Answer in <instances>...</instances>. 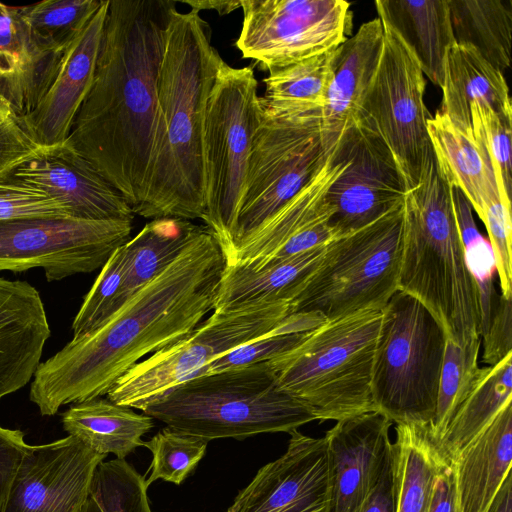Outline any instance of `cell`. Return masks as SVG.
Returning a JSON list of instances; mask_svg holds the SVG:
<instances>
[{"mask_svg": "<svg viewBox=\"0 0 512 512\" xmlns=\"http://www.w3.org/2000/svg\"><path fill=\"white\" fill-rule=\"evenodd\" d=\"M336 48L269 72L261 101L289 112L323 109L333 77Z\"/></svg>", "mask_w": 512, "mask_h": 512, "instance_id": "obj_35", "label": "cell"}, {"mask_svg": "<svg viewBox=\"0 0 512 512\" xmlns=\"http://www.w3.org/2000/svg\"><path fill=\"white\" fill-rule=\"evenodd\" d=\"M512 400V352L484 371L459 406L438 445L449 460L471 442Z\"/></svg>", "mask_w": 512, "mask_h": 512, "instance_id": "obj_34", "label": "cell"}, {"mask_svg": "<svg viewBox=\"0 0 512 512\" xmlns=\"http://www.w3.org/2000/svg\"><path fill=\"white\" fill-rule=\"evenodd\" d=\"M9 175L62 202L73 218L133 221L132 208L120 192L65 142L42 148Z\"/></svg>", "mask_w": 512, "mask_h": 512, "instance_id": "obj_19", "label": "cell"}, {"mask_svg": "<svg viewBox=\"0 0 512 512\" xmlns=\"http://www.w3.org/2000/svg\"><path fill=\"white\" fill-rule=\"evenodd\" d=\"M470 112L473 136L485 149L490 159L502 199L511 205L512 110L496 112L473 102Z\"/></svg>", "mask_w": 512, "mask_h": 512, "instance_id": "obj_40", "label": "cell"}, {"mask_svg": "<svg viewBox=\"0 0 512 512\" xmlns=\"http://www.w3.org/2000/svg\"><path fill=\"white\" fill-rule=\"evenodd\" d=\"M383 38V25L377 17L363 23L336 48L333 77L323 108L325 124L333 131H345L358 122L380 61Z\"/></svg>", "mask_w": 512, "mask_h": 512, "instance_id": "obj_25", "label": "cell"}, {"mask_svg": "<svg viewBox=\"0 0 512 512\" xmlns=\"http://www.w3.org/2000/svg\"><path fill=\"white\" fill-rule=\"evenodd\" d=\"M225 265L218 240L203 227L98 329L39 364L29 396L41 415L107 395L141 358L191 333L214 310Z\"/></svg>", "mask_w": 512, "mask_h": 512, "instance_id": "obj_1", "label": "cell"}, {"mask_svg": "<svg viewBox=\"0 0 512 512\" xmlns=\"http://www.w3.org/2000/svg\"><path fill=\"white\" fill-rule=\"evenodd\" d=\"M102 1L43 0L20 6V11L38 35L65 48L98 10Z\"/></svg>", "mask_w": 512, "mask_h": 512, "instance_id": "obj_41", "label": "cell"}, {"mask_svg": "<svg viewBox=\"0 0 512 512\" xmlns=\"http://www.w3.org/2000/svg\"><path fill=\"white\" fill-rule=\"evenodd\" d=\"M260 108L253 68L232 67L223 60L206 105L205 213L202 220L225 256L233 243Z\"/></svg>", "mask_w": 512, "mask_h": 512, "instance_id": "obj_10", "label": "cell"}, {"mask_svg": "<svg viewBox=\"0 0 512 512\" xmlns=\"http://www.w3.org/2000/svg\"><path fill=\"white\" fill-rule=\"evenodd\" d=\"M325 247L317 246L256 270L226 264L213 311L230 312L281 301L290 304L316 269Z\"/></svg>", "mask_w": 512, "mask_h": 512, "instance_id": "obj_27", "label": "cell"}, {"mask_svg": "<svg viewBox=\"0 0 512 512\" xmlns=\"http://www.w3.org/2000/svg\"><path fill=\"white\" fill-rule=\"evenodd\" d=\"M181 2L190 6L191 10L199 13L201 10H214L221 16L230 14L234 10L241 8L240 0H183Z\"/></svg>", "mask_w": 512, "mask_h": 512, "instance_id": "obj_49", "label": "cell"}, {"mask_svg": "<svg viewBox=\"0 0 512 512\" xmlns=\"http://www.w3.org/2000/svg\"><path fill=\"white\" fill-rule=\"evenodd\" d=\"M393 422L379 411L337 421L324 437L332 474V512H358L390 457Z\"/></svg>", "mask_w": 512, "mask_h": 512, "instance_id": "obj_21", "label": "cell"}, {"mask_svg": "<svg viewBox=\"0 0 512 512\" xmlns=\"http://www.w3.org/2000/svg\"><path fill=\"white\" fill-rule=\"evenodd\" d=\"M358 512H395L391 451L378 481Z\"/></svg>", "mask_w": 512, "mask_h": 512, "instance_id": "obj_48", "label": "cell"}, {"mask_svg": "<svg viewBox=\"0 0 512 512\" xmlns=\"http://www.w3.org/2000/svg\"><path fill=\"white\" fill-rule=\"evenodd\" d=\"M289 315L290 304L283 301L230 312L213 311L186 337L138 362L115 383L107 399L141 409L149 401L195 378L216 358L272 334Z\"/></svg>", "mask_w": 512, "mask_h": 512, "instance_id": "obj_11", "label": "cell"}, {"mask_svg": "<svg viewBox=\"0 0 512 512\" xmlns=\"http://www.w3.org/2000/svg\"><path fill=\"white\" fill-rule=\"evenodd\" d=\"M512 462V400L449 460L457 512H487Z\"/></svg>", "mask_w": 512, "mask_h": 512, "instance_id": "obj_24", "label": "cell"}, {"mask_svg": "<svg viewBox=\"0 0 512 512\" xmlns=\"http://www.w3.org/2000/svg\"><path fill=\"white\" fill-rule=\"evenodd\" d=\"M284 454L262 466L226 512H332V474L325 437L298 429Z\"/></svg>", "mask_w": 512, "mask_h": 512, "instance_id": "obj_17", "label": "cell"}, {"mask_svg": "<svg viewBox=\"0 0 512 512\" xmlns=\"http://www.w3.org/2000/svg\"><path fill=\"white\" fill-rule=\"evenodd\" d=\"M487 512H512V475L506 477Z\"/></svg>", "mask_w": 512, "mask_h": 512, "instance_id": "obj_50", "label": "cell"}, {"mask_svg": "<svg viewBox=\"0 0 512 512\" xmlns=\"http://www.w3.org/2000/svg\"><path fill=\"white\" fill-rule=\"evenodd\" d=\"M50 333L39 292L0 278V400L32 380Z\"/></svg>", "mask_w": 512, "mask_h": 512, "instance_id": "obj_23", "label": "cell"}, {"mask_svg": "<svg viewBox=\"0 0 512 512\" xmlns=\"http://www.w3.org/2000/svg\"><path fill=\"white\" fill-rule=\"evenodd\" d=\"M347 165L327 200L335 239L352 234L404 203L409 190L392 152L380 135L359 121L344 132Z\"/></svg>", "mask_w": 512, "mask_h": 512, "instance_id": "obj_15", "label": "cell"}, {"mask_svg": "<svg viewBox=\"0 0 512 512\" xmlns=\"http://www.w3.org/2000/svg\"><path fill=\"white\" fill-rule=\"evenodd\" d=\"M371 395L393 423L429 425L435 416L446 334L416 298L397 290L381 310Z\"/></svg>", "mask_w": 512, "mask_h": 512, "instance_id": "obj_8", "label": "cell"}, {"mask_svg": "<svg viewBox=\"0 0 512 512\" xmlns=\"http://www.w3.org/2000/svg\"><path fill=\"white\" fill-rule=\"evenodd\" d=\"M109 0L67 44L56 75L37 107L21 119L26 131L42 148L64 143L94 79Z\"/></svg>", "mask_w": 512, "mask_h": 512, "instance_id": "obj_20", "label": "cell"}, {"mask_svg": "<svg viewBox=\"0 0 512 512\" xmlns=\"http://www.w3.org/2000/svg\"><path fill=\"white\" fill-rule=\"evenodd\" d=\"M302 333H272L239 346L204 366L198 376L267 362L288 351L303 338Z\"/></svg>", "mask_w": 512, "mask_h": 512, "instance_id": "obj_44", "label": "cell"}, {"mask_svg": "<svg viewBox=\"0 0 512 512\" xmlns=\"http://www.w3.org/2000/svg\"><path fill=\"white\" fill-rule=\"evenodd\" d=\"M140 410L174 430L207 442L290 433L316 421L303 404L279 388L268 362L192 378Z\"/></svg>", "mask_w": 512, "mask_h": 512, "instance_id": "obj_5", "label": "cell"}, {"mask_svg": "<svg viewBox=\"0 0 512 512\" xmlns=\"http://www.w3.org/2000/svg\"><path fill=\"white\" fill-rule=\"evenodd\" d=\"M176 2L109 0L92 86L65 143L135 212L146 188L166 30Z\"/></svg>", "mask_w": 512, "mask_h": 512, "instance_id": "obj_2", "label": "cell"}, {"mask_svg": "<svg viewBox=\"0 0 512 512\" xmlns=\"http://www.w3.org/2000/svg\"><path fill=\"white\" fill-rule=\"evenodd\" d=\"M482 360L493 366L512 352V297L498 294L487 327L481 333Z\"/></svg>", "mask_w": 512, "mask_h": 512, "instance_id": "obj_46", "label": "cell"}, {"mask_svg": "<svg viewBox=\"0 0 512 512\" xmlns=\"http://www.w3.org/2000/svg\"><path fill=\"white\" fill-rule=\"evenodd\" d=\"M202 228L184 219H152L125 243L127 268L116 311L162 273Z\"/></svg>", "mask_w": 512, "mask_h": 512, "instance_id": "obj_32", "label": "cell"}, {"mask_svg": "<svg viewBox=\"0 0 512 512\" xmlns=\"http://www.w3.org/2000/svg\"><path fill=\"white\" fill-rule=\"evenodd\" d=\"M378 17L402 37L423 74L441 86L446 54L456 41L447 0H377Z\"/></svg>", "mask_w": 512, "mask_h": 512, "instance_id": "obj_30", "label": "cell"}, {"mask_svg": "<svg viewBox=\"0 0 512 512\" xmlns=\"http://www.w3.org/2000/svg\"><path fill=\"white\" fill-rule=\"evenodd\" d=\"M427 131L442 175L463 193L479 217L489 203L503 200L490 159L472 130L456 126L437 111L427 120Z\"/></svg>", "mask_w": 512, "mask_h": 512, "instance_id": "obj_26", "label": "cell"}, {"mask_svg": "<svg viewBox=\"0 0 512 512\" xmlns=\"http://www.w3.org/2000/svg\"><path fill=\"white\" fill-rule=\"evenodd\" d=\"M391 442L395 512H429L439 475L449 465L429 425L398 423Z\"/></svg>", "mask_w": 512, "mask_h": 512, "instance_id": "obj_29", "label": "cell"}, {"mask_svg": "<svg viewBox=\"0 0 512 512\" xmlns=\"http://www.w3.org/2000/svg\"><path fill=\"white\" fill-rule=\"evenodd\" d=\"M347 165L344 132L313 178L268 221L225 257L256 270L335 239L327 192Z\"/></svg>", "mask_w": 512, "mask_h": 512, "instance_id": "obj_16", "label": "cell"}, {"mask_svg": "<svg viewBox=\"0 0 512 512\" xmlns=\"http://www.w3.org/2000/svg\"><path fill=\"white\" fill-rule=\"evenodd\" d=\"M452 197L466 263L478 287L482 333L488 325L493 304L498 296L493 285V276L496 273L495 259L488 239L480 234L476 226L472 207L466 197L453 187Z\"/></svg>", "mask_w": 512, "mask_h": 512, "instance_id": "obj_38", "label": "cell"}, {"mask_svg": "<svg viewBox=\"0 0 512 512\" xmlns=\"http://www.w3.org/2000/svg\"><path fill=\"white\" fill-rule=\"evenodd\" d=\"M382 312L366 309L325 320L288 351L267 361L279 388L317 421L376 411L371 374Z\"/></svg>", "mask_w": 512, "mask_h": 512, "instance_id": "obj_6", "label": "cell"}, {"mask_svg": "<svg viewBox=\"0 0 512 512\" xmlns=\"http://www.w3.org/2000/svg\"><path fill=\"white\" fill-rule=\"evenodd\" d=\"M147 489L145 477L125 459L102 461L80 512H152Z\"/></svg>", "mask_w": 512, "mask_h": 512, "instance_id": "obj_37", "label": "cell"}, {"mask_svg": "<svg viewBox=\"0 0 512 512\" xmlns=\"http://www.w3.org/2000/svg\"><path fill=\"white\" fill-rule=\"evenodd\" d=\"M398 290L420 301L458 345L481 341L478 287L466 263L452 187L435 158L404 199Z\"/></svg>", "mask_w": 512, "mask_h": 512, "instance_id": "obj_4", "label": "cell"}, {"mask_svg": "<svg viewBox=\"0 0 512 512\" xmlns=\"http://www.w3.org/2000/svg\"><path fill=\"white\" fill-rule=\"evenodd\" d=\"M127 268L125 244L117 248L102 266L76 314L73 338L79 339L98 329L117 308Z\"/></svg>", "mask_w": 512, "mask_h": 512, "instance_id": "obj_42", "label": "cell"}, {"mask_svg": "<svg viewBox=\"0 0 512 512\" xmlns=\"http://www.w3.org/2000/svg\"><path fill=\"white\" fill-rule=\"evenodd\" d=\"M236 46L245 59L271 72L332 50L351 36L345 0H241Z\"/></svg>", "mask_w": 512, "mask_h": 512, "instance_id": "obj_13", "label": "cell"}, {"mask_svg": "<svg viewBox=\"0 0 512 512\" xmlns=\"http://www.w3.org/2000/svg\"><path fill=\"white\" fill-rule=\"evenodd\" d=\"M65 48L38 35L20 6L0 2V99L22 118L51 85Z\"/></svg>", "mask_w": 512, "mask_h": 512, "instance_id": "obj_22", "label": "cell"}, {"mask_svg": "<svg viewBox=\"0 0 512 512\" xmlns=\"http://www.w3.org/2000/svg\"><path fill=\"white\" fill-rule=\"evenodd\" d=\"M481 341L462 347L446 338L439 380L436 411L429 424L438 442L444 435L455 412L481 377L484 367L478 364Z\"/></svg>", "mask_w": 512, "mask_h": 512, "instance_id": "obj_36", "label": "cell"}, {"mask_svg": "<svg viewBox=\"0 0 512 512\" xmlns=\"http://www.w3.org/2000/svg\"><path fill=\"white\" fill-rule=\"evenodd\" d=\"M105 457L71 435L30 445L4 512H80L95 469Z\"/></svg>", "mask_w": 512, "mask_h": 512, "instance_id": "obj_18", "label": "cell"}, {"mask_svg": "<svg viewBox=\"0 0 512 512\" xmlns=\"http://www.w3.org/2000/svg\"><path fill=\"white\" fill-rule=\"evenodd\" d=\"M222 61L200 13L174 9L158 73L145 195L135 215L202 220L206 105Z\"/></svg>", "mask_w": 512, "mask_h": 512, "instance_id": "obj_3", "label": "cell"}, {"mask_svg": "<svg viewBox=\"0 0 512 512\" xmlns=\"http://www.w3.org/2000/svg\"><path fill=\"white\" fill-rule=\"evenodd\" d=\"M27 218H73L62 202L25 181L0 178V222Z\"/></svg>", "mask_w": 512, "mask_h": 512, "instance_id": "obj_43", "label": "cell"}, {"mask_svg": "<svg viewBox=\"0 0 512 512\" xmlns=\"http://www.w3.org/2000/svg\"><path fill=\"white\" fill-rule=\"evenodd\" d=\"M231 251L255 233L317 173L342 132L325 124L323 109L278 110L260 99Z\"/></svg>", "mask_w": 512, "mask_h": 512, "instance_id": "obj_7", "label": "cell"}, {"mask_svg": "<svg viewBox=\"0 0 512 512\" xmlns=\"http://www.w3.org/2000/svg\"><path fill=\"white\" fill-rule=\"evenodd\" d=\"M41 149L26 131L20 117L0 99V178Z\"/></svg>", "mask_w": 512, "mask_h": 512, "instance_id": "obj_45", "label": "cell"}, {"mask_svg": "<svg viewBox=\"0 0 512 512\" xmlns=\"http://www.w3.org/2000/svg\"><path fill=\"white\" fill-rule=\"evenodd\" d=\"M207 443L168 426L157 432L142 443L152 453L147 485L158 479L180 485L204 457Z\"/></svg>", "mask_w": 512, "mask_h": 512, "instance_id": "obj_39", "label": "cell"}, {"mask_svg": "<svg viewBox=\"0 0 512 512\" xmlns=\"http://www.w3.org/2000/svg\"><path fill=\"white\" fill-rule=\"evenodd\" d=\"M29 446L21 430L0 426V512L5 510L17 471Z\"/></svg>", "mask_w": 512, "mask_h": 512, "instance_id": "obj_47", "label": "cell"}, {"mask_svg": "<svg viewBox=\"0 0 512 512\" xmlns=\"http://www.w3.org/2000/svg\"><path fill=\"white\" fill-rule=\"evenodd\" d=\"M381 22L382 53L358 122H365L380 135L410 190L434 158L427 131L431 115L424 102L426 80L411 48L395 29Z\"/></svg>", "mask_w": 512, "mask_h": 512, "instance_id": "obj_12", "label": "cell"}, {"mask_svg": "<svg viewBox=\"0 0 512 512\" xmlns=\"http://www.w3.org/2000/svg\"><path fill=\"white\" fill-rule=\"evenodd\" d=\"M133 221L27 218L0 222V271L43 268L48 281L95 271L130 240Z\"/></svg>", "mask_w": 512, "mask_h": 512, "instance_id": "obj_14", "label": "cell"}, {"mask_svg": "<svg viewBox=\"0 0 512 512\" xmlns=\"http://www.w3.org/2000/svg\"><path fill=\"white\" fill-rule=\"evenodd\" d=\"M441 108L456 126L471 130L473 102L496 112L512 110L504 74L473 47L455 43L448 50L443 69Z\"/></svg>", "mask_w": 512, "mask_h": 512, "instance_id": "obj_28", "label": "cell"}, {"mask_svg": "<svg viewBox=\"0 0 512 512\" xmlns=\"http://www.w3.org/2000/svg\"><path fill=\"white\" fill-rule=\"evenodd\" d=\"M64 430L92 451L125 459L153 426V418L109 399L94 398L74 403L62 414Z\"/></svg>", "mask_w": 512, "mask_h": 512, "instance_id": "obj_31", "label": "cell"}, {"mask_svg": "<svg viewBox=\"0 0 512 512\" xmlns=\"http://www.w3.org/2000/svg\"><path fill=\"white\" fill-rule=\"evenodd\" d=\"M403 205L327 243L316 269L290 303V314L317 313L332 320L382 310L398 290Z\"/></svg>", "mask_w": 512, "mask_h": 512, "instance_id": "obj_9", "label": "cell"}, {"mask_svg": "<svg viewBox=\"0 0 512 512\" xmlns=\"http://www.w3.org/2000/svg\"><path fill=\"white\" fill-rule=\"evenodd\" d=\"M457 44L473 47L502 73L509 68L511 0H447Z\"/></svg>", "mask_w": 512, "mask_h": 512, "instance_id": "obj_33", "label": "cell"}]
</instances>
